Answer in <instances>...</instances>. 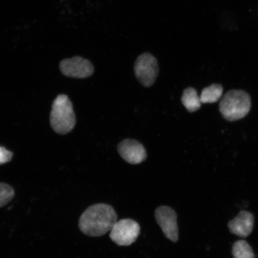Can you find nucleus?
<instances>
[{
	"label": "nucleus",
	"mask_w": 258,
	"mask_h": 258,
	"mask_svg": "<svg viewBox=\"0 0 258 258\" xmlns=\"http://www.w3.org/2000/svg\"><path fill=\"white\" fill-rule=\"evenodd\" d=\"M118 151L121 157L127 163L137 164L147 159V151L140 142L136 140H125L118 145Z\"/></svg>",
	"instance_id": "obj_8"
},
{
	"label": "nucleus",
	"mask_w": 258,
	"mask_h": 258,
	"mask_svg": "<svg viewBox=\"0 0 258 258\" xmlns=\"http://www.w3.org/2000/svg\"><path fill=\"white\" fill-rule=\"evenodd\" d=\"M223 93V88L220 85L214 84L203 90L201 98L203 104L206 103H214L220 99Z\"/></svg>",
	"instance_id": "obj_11"
},
{
	"label": "nucleus",
	"mask_w": 258,
	"mask_h": 258,
	"mask_svg": "<svg viewBox=\"0 0 258 258\" xmlns=\"http://www.w3.org/2000/svg\"><path fill=\"white\" fill-rule=\"evenodd\" d=\"M233 256L234 258H254V253L251 246L246 241L238 240L233 246Z\"/></svg>",
	"instance_id": "obj_12"
},
{
	"label": "nucleus",
	"mask_w": 258,
	"mask_h": 258,
	"mask_svg": "<svg viewBox=\"0 0 258 258\" xmlns=\"http://www.w3.org/2000/svg\"><path fill=\"white\" fill-rule=\"evenodd\" d=\"M13 157V153L6 149L5 148L0 147V165L2 164L9 162Z\"/></svg>",
	"instance_id": "obj_14"
},
{
	"label": "nucleus",
	"mask_w": 258,
	"mask_h": 258,
	"mask_svg": "<svg viewBox=\"0 0 258 258\" xmlns=\"http://www.w3.org/2000/svg\"><path fill=\"white\" fill-rule=\"evenodd\" d=\"M155 218L166 238L173 242L177 241L178 227L175 211L169 206H161L155 211Z\"/></svg>",
	"instance_id": "obj_7"
},
{
	"label": "nucleus",
	"mask_w": 258,
	"mask_h": 258,
	"mask_svg": "<svg viewBox=\"0 0 258 258\" xmlns=\"http://www.w3.org/2000/svg\"><path fill=\"white\" fill-rule=\"evenodd\" d=\"M253 226V216L247 211H241L228 223L231 233L240 237L249 236L252 232Z\"/></svg>",
	"instance_id": "obj_9"
},
{
	"label": "nucleus",
	"mask_w": 258,
	"mask_h": 258,
	"mask_svg": "<svg viewBox=\"0 0 258 258\" xmlns=\"http://www.w3.org/2000/svg\"><path fill=\"white\" fill-rule=\"evenodd\" d=\"M15 196V191L7 183L0 182V208L11 202Z\"/></svg>",
	"instance_id": "obj_13"
},
{
	"label": "nucleus",
	"mask_w": 258,
	"mask_h": 258,
	"mask_svg": "<svg viewBox=\"0 0 258 258\" xmlns=\"http://www.w3.org/2000/svg\"><path fill=\"white\" fill-rule=\"evenodd\" d=\"M140 229L137 222L131 219H122L113 226L109 237L118 246H130L137 240Z\"/></svg>",
	"instance_id": "obj_5"
},
{
	"label": "nucleus",
	"mask_w": 258,
	"mask_h": 258,
	"mask_svg": "<svg viewBox=\"0 0 258 258\" xmlns=\"http://www.w3.org/2000/svg\"><path fill=\"white\" fill-rule=\"evenodd\" d=\"M117 221V215L112 206L100 203L90 206L81 216L79 227L83 234L100 237L111 231Z\"/></svg>",
	"instance_id": "obj_1"
},
{
	"label": "nucleus",
	"mask_w": 258,
	"mask_h": 258,
	"mask_svg": "<svg viewBox=\"0 0 258 258\" xmlns=\"http://www.w3.org/2000/svg\"><path fill=\"white\" fill-rule=\"evenodd\" d=\"M59 68L63 75L72 78L86 79L94 73V67L91 62L80 56L61 60Z\"/></svg>",
	"instance_id": "obj_6"
},
{
	"label": "nucleus",
	"mask_w": 258,
	"mask_h": 258,
	"mask_svg": "<svg viewBox=\"0 0 258 258\" xmlns=\"http://www.w3.org/2000/svg\"><path fill=\"white\" fill-rule=\"evenodd\" d=\"M251 100L243 90H233L222 99L219 109L223 117L229 121L240 120L250 111Z\"/></svg>",
	"instance_id": "obj_3"
},
{
	"label": "nucleus",
	"mask_w": 258,
	"mask_h": 258,
	"mask_svg": "<svg viewBox=\"0 0 258 258\" xmlns=\"http://www.w3.org/2000/svg\"><path fill=\"white\" fill-rule=\"evenodd\" d=\"M76 124V115L69 97L58 95L54 99L50 113L51 127L56 133L66 135L73 130Z\"/></svg>",
	"instance_id": "obj_2"
},
{
	"label": "nucleus",
	"mask_w": 258,
	"mask_h": 258,
	"mask_svg": "<svg viewBox=\"0 0 258 258\" xmlns=\"http://www.w3.org/2000/svg\"><path fill=\"white\" fill-rule=\"evenodd\" d=\"M134 71L135 76L141 85L150 88L159 75V66L156 57L150 53L141 54L135 61Z\"/></svg>",
	"instance_id": "obj_4"
},
{
	"label": "nucleus",
	"mask_w": 258,
	"mask_h": 258,
	"mask_svg": "<svg viewBox=\"0 0 258 258\" xmlns=\"http://www.w3.org/2000/svg\"><path fill=\"white\" fill-rule=\"evenodd\" d=\"M182 102L185 107L189 112L198 111L201 108V98L196 90L192 88H187L184 90L182 96Z\"/></svg>",
	"instance_id": "obj_10"
}]
</instances>
